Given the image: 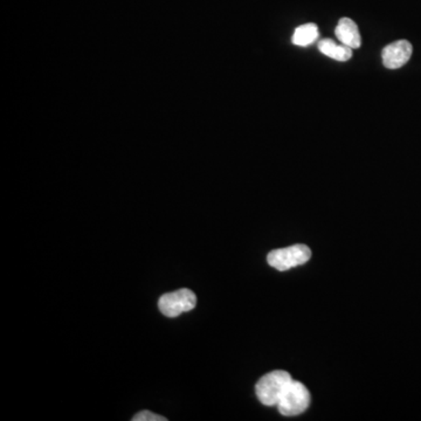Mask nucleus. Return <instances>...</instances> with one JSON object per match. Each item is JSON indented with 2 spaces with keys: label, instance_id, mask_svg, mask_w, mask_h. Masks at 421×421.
I'll return each instance as SVG.
<instances>
[{
  "label": "nucleus",
  "instance_id": "423d86ee",
  "mask_svg": "<svg viewBox=\"0 0 421 421\" xmlns=\"http://www.w3.org/2000/svg\"><path fill=\"white\" fill-rule=\"evenodd\" d=\"M335 34L343 45L348 46L352 49L361 47V34H359V30L354 20L342 18L339 20V25L336 26Z\"/></svg>",
  "mask_w": 421,
  "mask_h": 421
},
{
  "label": "nucleus",
  "instance_id": "39448f33",
  "mask_svg": "<svg viewBox=\"0 0 421 421\" xmlns=\"http://www.w3.org/2000/svg\"><path fill=\"white\" fill-rule=\"evenodd\" d=\"M413 47L407 40H398L384 47L382 52L383 64L388 69H398L406 64L412 57Z\"/></svg>",
  "mask_w": 421,
  "mask_h": 421
},
{
  "label": "nucleus",
  "instance_id": "20e7f679",
  "mask_svg": "<svg viewBox=\"0 0 421 421\" xmlns=\"http://www.w3.org/2000/svg\"><path fill=\"white\" fill-rule=\"evenodd\" d=\"M196 305V294L190 289H179L164 294L158 302L159 310L168 317H177L183 312H191Z\"/></svg>",
  "mask_w": 421,
  "mask_h": 421
},
{
  "label": "nucleus",
  "instance_id": "f03ea898",
  "mask_svg": "<svg viewBox=\"0 0 421 421\" xmlns=\"http://www.w3.org/2000/svg\"><path fill=\"white\" fill-rule=\"evenodd\" d=\"M312 258V251L305 244H294L287 249H275L267 256L271 267L280 271H288L308 262Z\"/></svg>",
  "mask_w": 421,
  "mask_h": 421
},
{
  "label": "nucleus",
  "instance_id": "7ed1b4c3",
  "mask_svg": "<svg viewBox=\"0 0 421 421\" xmlns=\"http://www.w3.org/2000/svg\"><path fill=\"white\" fill-rule=\"evenodd\" d=\"M310 393L303 384L293 380L278 404L280 413L286 417H295L307 411L310 405Z\"/></svg>",
  "mask_w": 421,
  "mask_h": 421
},
{
  "label": "nucleus",
  "instance_id": "0eeeda50",
  "mask_svg": "<svg viewBox=\"0 0 421 421\" xmlns=\"http://www.w3.org/2000/svg\"><path fill=\"white\" fill-rule=\"evenodd\" d=\"M320 52L336 61H348L352 57V48L346 45H339L331 39H323L319 42Z\"/></svg>",
  "mask_w": 421,
  "mask_h": 421
},
{
  "label": "nucleus",
  "instance_id": "f257e3e1",
  "mask_svg": "<svg viewBox=\"0 0 421 421\" xmlns=\"http://www.w3.org/2000/svg\"><path fill=\"white\" fill-rule=\"evenodd\" d=\"M293 382L289 373L275 370L263 376L256 386V395L266 406H278L290 383Z\"/></svg>",
  "mask_w": 421,
  "mask_h": 421
},
{
  "label": "nucleus",
  "instance_id": "6e6552de",
  "mask_svg": "<svg viewBox=\"0 0 421 421\" xmlns=\"http://www.w3.org/2000/svg\"><path fill=\"white\" fill-rule=\"evenodd\" d=\"M317 38H319V27L315 24L309 23L297 27L294 32L292 42L294 45L305 47V46L312 45V42L317 40Z\"/></svg>",
  "mask_w": 421,
  "mask_h": 421
},
{
  "label": "nucleus",
  "instance_id": "1a4fd4ad",
  "mask_svg": "<svg viewBox=\"0 0 421 421\" xmlns=\"http://www.w3.org/2000/svg\"><path fill=\"white\" fill-rule=\"evenodd\" d=\"M166 418L152 413L150 411H142L132 418V421H166Z\"/></svg>",
  "mask_w": 421,
  "mask_h": 421
}]
</instances>
